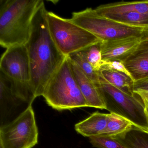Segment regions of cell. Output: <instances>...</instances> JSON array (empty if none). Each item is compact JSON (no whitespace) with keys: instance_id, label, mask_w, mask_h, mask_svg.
I'll use <instances>...</instances> for the list:
<instances>
[{"instance_id":"6da1fadb","label":"cell","mask_w":148,"mask_h":148,"mask_svg":"<svg viewBox=\"0 0 148 148\" xmlns=\"http://www.w3.org/2000/svg\"><path fill=\"white\" fill-rule=\"evenodd\" d=\"M45 3L35 14L26 45L31 71L30 85L36 97L42 96L48 82L66 56L57 47L47 27Z\"/></svg>"},{"instance_id":"7a4b0ae2","label":"cell","mask_w":148,"mask_h":148,"mask_svg":"<svg viewBox=\"0 0 148 148\" xmlns=\"http://www.w3.org/2000/svg\"><path fill=\"white\" fill-rule=\"evenodd\" d=\"M43 0L0 1V45L8 49L26 45L35 14Z\"/></svg>"},{"instance_id":"3957f363","label":"cell","mask_w":148,"mask_h":148,"mask_svg":"<svg viewBox=\"0 0 148 148\" xmlns=\"http://www.w3.org/2000/svg\"><path fill=\"white\" fill-rule=\"evenodd\" d=\"M42 97L48 106L58 111L87 107L68 57L47 83Z\"/></svg>"},{"instance_id":"277c9868","label":"cell","mask_w":148,"mask_h":148,"mask_svg":"<svg viewBox=\"0 0 148 148\" xmlns=\"http://www.w3.org/2000/svg\"><path fill=\"white\" fill-rule=\"evenodd\" d=\"M46 18L53 41L66 57L101 41L90 32L72 22L70 19L64 18L49 12H47Z\"/></svg>"},{"instance_id":"5b68a950","label":"cell","mask_w":148,"mask_h":148,"mask_svg":"<svg viewBox=\"0 0 148 148\" xmlns=\"http://www.w3.org/2000/svg\"><path fill=\"white\" fill-rule=\"evenodd\" d=\"M99 89L104 99L106 110L125 118L133 126L148 132V119L139 97L114 86L99 74Z\"/></svg>"},{"instance_id":"8992f818","label":"cell","mask_w":148,"mask_h":148,"mask_svg":"<svg viewBox=\"0 0 148 148\" xmlns=\"http://www.w3.org/2000/svg\"><path fill=\"white\" fill-rule=\"evenodd\" d=\"M72 22L90 32L101 41L133 36H141L143 27L116 22L87 8L72 14Z\"/></svg>"},{"instance_id":"52a82bcc","label":"cell","mask_w":148,"mask_h":148,"mask_svg":"<svg viewBox=\"0 0 148 148\" xmlns=\"http://www.w3.org/2000/svg\"><path fill=\"white\" fill-rule=\"evenodd\" d=\"M38 130L32 104L18 117L1 126L2 148H32L38 143Z\"/></svg>"},{"instance_id":"ba28073f","label":"cell","mask_w":148,"mask_h":148,"mask_svg":"<svg viewBox=\"0 0 148 148\" xmlns=\"http://www.w3.org/2000/svg\"><path fill=\"white\" fill-rule=\"evenodd\" d=\"M0 71L14 80L30 83L31 66L26 45L15 46L6 49L1 59Z\"/></svg>"},{"instance_id":"9c48e42d","label":"cell","mask_w":148,"mask_h":148,"mask_svg":"<svg viewBox=\"0 0 148 148\" xmlns=\"http://www.w3.org/2000/svg\"><path fill=\"white\" fill-rule=\"evenodd\" d=\"M1 109L15 108L22 104H32L36 98L30 83L14 80L0 71ZM2 110L1 111V112Z\"/></svg>"},{"instance_id":"30bf717a","label":"cell","mask_w":148,"mask_h":148,"mask_svg":"<svg viewBox=\"0 0 148 148\" xmlns=\"http://www.w3.org/2000/svg\"><path fill=\"white\" fill-rule=\"evenodd\" d=\"M141 40L142 35L101 41L102 60L124 62L135 51Z\"/></svg>"},{"instance_id":"8fae6325","label":"cell","mask_w":148,"mask_h":148,"mask_svg":"<svg viewBox=\"0 0 148 148\" xmlns=\"http://www.w3.org/2000/svg\"><path fill=\"white\" fill-rule=\"evenodd\" d=\"M70 60L73 72L86 101L87 107L106 110L104 99L100 89L84 73L76 64L70 59Z\"/></svg>"},{"instance_id":"7c38bea8","label":"cell","mask_w":148,"mask_h":148,"mask_svg":"<svg viewBox=\"0 0 148 148\" xmlns=\"http://www.w3.org/2000/svg\"><path fill=\"white\" fill-rule=\"evenodd\" d=\"M123 63L134 82L148 77V40H141L135 51Z\"/></svg>"},{"instance_id":"4fadbf2b","label":"cell","mask_w":148,"mask_h":148,"mask_svg":"<svg viewBox=\"0 0 148 148\" xmlns=\"http://www.w3.org/2000/svg\"><path fill=\"white\" fill-rule=\"evenodd\" d=\"M107 118L108 114L98 111L93 112L87 118L76 124L75 130L87 137L101 136L106 127Z\"/></svg>"},{"instance_id":"5bb4252c","label":"cell","mask_w":148,"mask_h":148,"mask_svg":"<svg viewBox=\"0 0 148 148\" xmlns=\"http://www.w3.org/2000/svg\"><path fill=\"white\" fill-rule=\"evenodd\" d=\"M95 9L98 13L103 15L129 12L148 14V0L109 3L101 5Z\"/></svg>"},{"instance_id":"9a60e30c","label":"cell","mask_w":148,"mask_h":148,"mask_svg":"<svg viewBox=\"0 0 148 148\" xmlns=\"http://www.w3.org/2000/svg\"><path fill=\"white\" fill-rule=\"evenodd\" d=\"M112 138L127 148H148V132L134 126Z\"/></svg>"},{"instance_id":"2e32d148","label":"cell","mask_w":148,"mask_h":148,"mask_svg":"<svg viewBox=\"0 0 148 148\" xmlns=\"http://www.w3.org/2000/svg\"><path fill=\"white\" fill-rule=\"evenodd\" d=\"M99 74L108 82L131 95H134L133 82L125 74L117 71L101 67Z\"/></svg>"},{"instance_id":"e0dca14e","label":"cell","mask_w":148,"mask_h":148,"mask_svg":"<svg viewBox=\"0 0 148 148\" xmlns=\"http://www.w3.org/2000/svg\"><path fill=\"white\" fill-rule=\"evenodd\" d=\"M129 120L113 113L108 114L106 127L101 136L113 138L124 133L133 126Z\"/></svg>"},{"instance_id":"ac0fdd59","label":"cell","mask_w":148,"mask_h":148,"mask_svg":"<svg viewBox=\"0 0 148 148\" xmlns=\"http://www.w3.org/2000/svg\"><path fill=\"white\" fill-rule=\"evenodd\" d=\"M80 68L85 74L99 88L100 79L99 72L94 70L86 59L85 54L82 50L76 52L67 56Z\"/></svg>"},{"instance_id":"d6986e66","label":"cell","mask_w":148,"mask_h":148,"mask_svg":"<svg viewBox=\"0 0 148 148\" xmlns=\"http://www.w3.org/2000/svg\"><path fill=\"white\" fill-rule=\"evenodd\" d=\"M103 16L116 22L129 25L144 28L148 27V14L129 12Z\"/></svg>"},{"instance_id":"ffe728a7","label":"cell","mask_w":148,"mask_h":148,"mask_svg":"<svg viewBox=\"0 0 148 148\" xmlns=\"http://www.w3.org/2000/svg\"><path fill=\"white\" fill-rule=\"evenodd\" d=\"M100 43L94 44L82 50L86 59L94 70L99 72L102 66V56Z\"/></svg>"},{"instance_id":"44dd1931","label":"cell","mask_w":148,"mask_h":148,"mask_svg":"<svg viewBox=\"0 0 148 148\" xmlns=\"http://www.w3.org/2000/svg\"><path fill=\"white\" fill-rule=\"evenodd\" d=\"M92 146L98 148H127L114 138L98 136L89 138Z\"/></svg>"},{"instance_id":"7402d4cb","label":"cell","mask_w":148,"mask_h":148,"mask_svg":"<svg viewBox=\"0 0 148 148\" xmlns=\"http://www.w3.org/2000/svg\"><path fill=\"white\" fill-rule=\"evenodd\" d=\"M108 69H112L117 71L125 74L126 76L130 78L134 83V80L127 68L125 67L123 62L119 61H105L102 60V66Z\"/></svg>"},{"instance_id":"603a6c76","label":"cell","mask_w":148,"mask_h":148,"mask_svg":"<svg viewBox=\"0 0 148 148\" xmlns=\"http://www.w3.org/2000/svg\"><path fill=\"white\" fill-rule=\"evenodd\" d=\"M138 91L148 93V77L137 80L133 83V93Z\"/></svg>"},{"instance_id":"cb8c5ba5","label":"cell","mask_w":148,"mask_h":148,"mask_svg":"<svg viewBox=\"0 0 148 148\" xmlns=\"http://www.w3.org/2000/svg\"><path fill=\"white\" fill-rule=\"evenodd\" d=\"M134 93L137 95L143 102L145 112L148 119V93L138 91Z\"/></svg>"},{"instance_id":"d4e9b609","label":"cell","mask_w":148,"mask_h":148,"mask_svg":"<svg viewBox=\"0 0 148 148\" xmlns=\"http://www.w3.org/2000/svg\"><path fill=\"white\" fill-rule=\"evenodd\" d=\"M142 40H148V27L144 28L142 34Z\"/></svg>"},{"instance_id":"484cf974","label":"cell","mask_w":148,"mask_h":148,"mask_svg":"<svg viewBox=\"0 0 148 148\" xmlns=\"http://www.w3.org/2000/svg\"><path fill=\"white\" fill-rule=\"evenodd\" d=\"M0 148H2V147L1 146H0Z\"/></svg>"},{"instance_id":"4316f807","label":"cell","mask_w":148,"mask_h":148,"mask_svg":"<svg viewBox=\"0 0 148 148\" xmlns=\"http://www.w3.org/2000/svg\"><path fill=\"white\" fill-rule=\"evenodd\" d=\"M145 28H146V27H145Z\"/></svg>"}]
</instances>
